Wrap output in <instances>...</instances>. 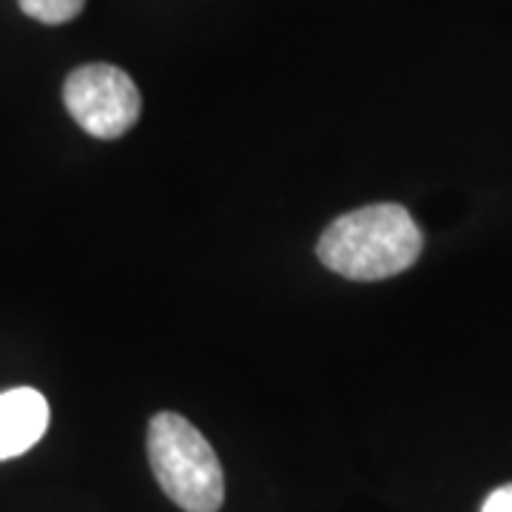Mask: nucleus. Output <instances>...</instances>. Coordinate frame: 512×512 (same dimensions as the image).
I'll return each mask as SVG.
<instances>
[{
    "label": "nucleus",
    "mask_w": 512,
    "mask_h": 512,
    "mask_svg": "<svg viewBox=\"0 0 512 512\" xmlns=\"http://www.w3.org/2000/svg\"><path fill=\"white\" fill-rule=\"evenodd\" d=\"M49 430V402L35 387L0 393V461L29 453Z\"/></svg>",
    "instance_id": "20e7f679"
},
{
    "label": "nucleus",
    "mask_w": 512,
    "mask_h": 512,
    "mask_svg": "<svg viewBox=\"0 0 512 512\" xmlns=\"http://www.w3.org/2000/svg\"><path fill=\"white\" fill-rule=\"evenodd\" d=\"M66 109L74 123L100 140H117L140 120V89L123 69L111 63H89L66 77Z\"/></svg>",
    "instance_id": "7ed1b4c3"
},
{
    "label": "nucleus",
    "mask_w": 512,
    "mask_h": 512,
    "mask_svg": "<svg viewBox=\"0 0 512 512\" xmlns=\"http://www.w3.org/2000/svg\"><path fill=\"white\" fill-rule=\"evenodd\" d=\"M148 461L163 493L185 512H220L225 476L214 447L177 413H157L148 424Z\"/></svg>",
    "instance_id": "f03ea898"
},
{
    "label": "nucleus",
    "mask_w": 512,
    "mask_h": 512,
    "mask_svg": "<svg viewBox=\"0 0 512 512\" xmlns=\"http://www.w3.org/2000/svg\"><path fill=\"white\" fill-rule=\"evenodd\" d=\"M18 3L29 18L40 20V23H49V26L69 23L86 6V0H18Z\"/></svg>",
    "instance_id": "39448f33"
},
{
    "label": "nucleus",
    "mask_w": 512,
    "mask_h": 512,
    "mask_svg": "<svg viewBox=\"0 0 512 512\" xmlns=\"http://www.w3.org/2000/svg\"><path fill=\"white\" fill-rule=\"evenodd\" d=\"M481 512H512V484H504V487H498L487 495Z\"/></svg>",
    "instance_id": "423d86ee"
},
{
    "label": "nucleus",
    "mask_w": 512,
    "mask_h": 512,
    "mask_svg": "<svg viewBox=\"0 0 512 512\" xmlns=\"http://www.w3.org/2000/svg\"><path fill=\"white\" fill-rule=\"evenodd\" d=\"M421 245L419 225L404 205L376 202L330 222L319 237L316 254L333 274L376 282L413 268Z\"/></svg>",
    "instance_id": "f257e3e1"
}]
</instances>
